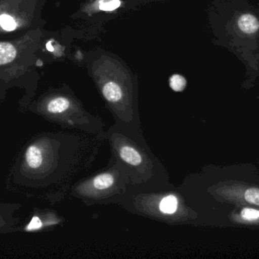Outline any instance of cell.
<instances>
[{"label":"cell","instance_id":"cell-14","mask_svg":"<svg viewBox=\"0 0 259 259\" xmlns=\"http://www.w3.org/2000/svg\"><path fill=\"white\" fill-rule=\"evenodd\" d=\"M130 2L135 3L137 6H141V5L145 4V3H153V2H164L167 1V0H129Z\"/></svg>","mask_w":259,"mask_h":259},{"label":"cell","instance_id":"cell-8","mask_svg":"<svg viewBox=\"0 0 259 259\" xmlns=\"http://www.w3.org/2000/svg\"><path fill=\"white\" fill-rule=\"evenodd\" d=\"M160 210L164 214H174L178 208V200L174 196H168L161 200L159 205Z\"/></svg>","mask_w":259,"mask_h":259},{"label":"cell","instance_id":"cell-3","mask_svg":"<svg viewBox=\"0 0 259 259\" xmlns=\"http://www.w3.org/2000/svg\"><path fill=\"white\" fill-rule=\"evenodd\" d=\"M71 100L65 96H58L53 97V99L47 103V109L50 114H62L71 106Z\"/></svg>","mask_w":259,"mask_h":259},{"label":"cell","instance_id":"cell-13","mask_svg":"<svg viewBox=\"0 0 259 259\" xmlns=\"http://www.w3.org/2000/svg\"><path fill=\"white\" fill-rule=\"evenodd\" d=\"M42 227V222L38 217H33L31 221L30 222L27 227V231H35L39 230Z\"/></svg>","mask_w":259,"mask_h":259},{"label":"cell","instance_id":"cell-4","mask_svg":"<svg viewBox=\"0 0 259 259\" xmlns=\"http://www.w3.org/2000/svg\"><path fill=\"white\" fill-rule=\"evenodd\" d=\"M16 47L9 42H0V65H6L15 60L17 56Z\"/></svg>","mask_w":259,"mask_h":259},{"label":"cell","instance_id":"cell-5","mask_svg":"<svg viewBox=\"0 0 259 259\" xmlns=\"http://www.w3.org/2000/svg\"><path fill=\"white\" fill-rule=\"evenodd\" d=\"M120 156L123 161L132 166H138L142 163L140 154L131 146H123L119 151Z\"/></svg>","mask_w":259,"mask_h":259},{"label":"cell","instance_id":"cell-1","mask_svg":"<svg viewBox=\"0 0 259 259\" xmlns=\"http://www.w3.org/2000/svg\"><path fill=\"white\" fill-rule=\"evenodd\" d=\"M138 6L129 0H86L74 16L91 24H101Z\"/></svg>","mask_w":259,"mask_h":259},{"label":"cell","instance_id":"cell-11","mask_svg":"<svg viewBox=\"0 0 259 259\" xmlns=\"http://www.w3.org/2000/svg\"><path fill=\"white\" fill-rule=\"evenodd\" d=\"M243 199L250 205L259 206V189L249 188L244 192Z\"/></svg>","mask_w":259,"mask_h":259},{"label":"cell","instance_id":"cell-6","mask_svg":"<svg viewBox=\"0 0 259 259\" xmlns=\"http://www.w3.org/2000/svg\"><path fill=\"white\" fill-rule=\"evenodd\" d=\"M27 165L32 169H37L42 165V155L40 149L36 145H31L27 149L25 155Z\"/></svg>","mask_w":259,"mask_h":259},{"label":"cell","instance_id":"cell-2","mask_svg":"<svg viewBox=\"0 0 259 259\" xmlns=\"http://www.w3.org/2000/svg\"><path fill=\"white\" fill-rule=\"evenodd\" d=\"M239 28L243 33L252 34L259 30V21L255 15L246 13L242 15L237 21Z\"/></svg>","mask_w":259,"mask_h":259},{"label":"cell","instance_id":"cell-7","mask_svg":"<svg viewBox=\"0 0 259 259\" xmlns=\"http://www.w3.org/2000/svg\"><path fill=\"white\" fill-rule=\"evenodd\" d=\"M113 183L114 177L111 173L98 175L94 179V187L99 190H107L110 188Z\"/></svg>","mask_w":259,"mask_h":259},{"label":"cell","instance_id":"cell-9","mask_svg":"<svg viewBox=\"0 0 259 259\" xmlns=\"http://www.w3.org/2000/svg\"><path fill=\"white\" fill-rule=\"evenodd\" d=\"M239 217L243 222H248V223L259 222V211L253 208H244L240 211Z\"/></svg>","mask_w":259,"mask_h":259},{"label":"cell","instance_id":"cell-10","mask_svg":"<svg viewBox=\"0 0 259 259\" xmlns=\"http://www.w3.org/2000/svg\"><path fill=\"white\" fill-rule=\"evenodd\" d=\"M17 22L15 18L8 14H2L0 15V26L2 28L7 31H12L17 28Z\"/></svg>","mask_w":259,"mask_h":259},{"label":"cell","instance_id":"cell-12","mask_svg":"<svg viewBox=\"0 0 259 259\" xmlns=\"http://www.w3.org/2000/svg\"><path fill=\"white\" fill-rule=\"evenodd\" d=\"M187 85L185 78L180 75H174L170 79V86L175 91H182Z\"/></svg>","mask_w":259,"mask_h":259}]
</instances>
